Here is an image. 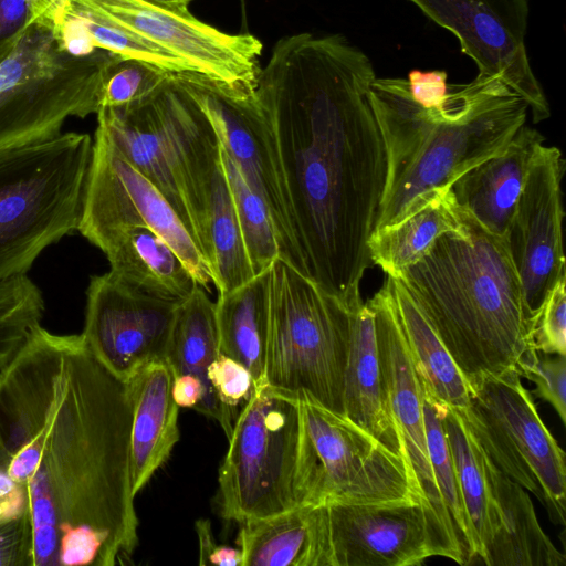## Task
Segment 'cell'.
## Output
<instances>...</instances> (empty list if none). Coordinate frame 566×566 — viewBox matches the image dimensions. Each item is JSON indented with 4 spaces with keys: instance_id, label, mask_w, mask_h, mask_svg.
<instances>
[{
    "instance_id": "10",
    "label": "cell",
    "mask_w": 566,
    "mask_h": 566,
    "mask_svg": "<svg viewBox=\"0 0 566 566\" xmlns=\"http://www.w3.org/2000/svg\"><path fill=\"white\" fill-rule=\"evenodd\" d=\"M460 410L492 463L542 503L551 521L565 525V452L543 422L521 376L509 370L470 386Z\"/></svg>"
},
{
    "instance_id": "29",
    "label": "cell",
    "mask_w": 566,
    "mask_h": 566,
    "mask_svg": "<svg viewBox=\"0 0 566 566\" xmlns=\"http://www.w3.org/2000/svg\"><path fill=\"white\" fill-rule=\"evenodd\" d=\"M219 352L243 365L255 389L265 385L269 328V270L219 293L214 302Z\"/></svg>"
},
{
    "instance_id": "41",
    "label": "cell",
    "mask_w": 566,
    "mask_h": 566,
    "mask_svg": "<svg viewBox=\"0 0 566 566\" xmlns=\"http://www.w3.org/2000/svg\"><path fill=\"white\" fill-rule=\"evenodd\" d=\"M34 0H0V62L32 25Z\"/></svg>"
},
{
    "instance_id": "3",
    "label": "cell",
    "mask_w": 566,
    "mask_h": 566,
    "mask_svg": "<svg viewBox=\"0 0 566 566\" xmlns=\"http://www.w3.org/2000/svg\"><path fill=\"white\" fill-rule=\"evenodd\" d=\"M464 216V230L441 235L396 277L471 386L484 376L518 373L535 349V318L506 238L491 233L467 211Z\"/></svg>"
},
{
    "instance_id": "19",
    "label": "cell",
    "mask_w": 566,
    "mask_h": 566,
    "mask_svg": "<svg viewBox=\"0 0 566 566\" xmlns=\"http://www.w3.org/2000/svg\"><path fill=\"white\" fill-rule=\"evenodd\" d=\"M560 150L543 146L527 175L506 234L526 305L536 319L545 297L566 274L563 249Z\"/></svg>"
},
{
    "instance_id": "17",
    "label": "cell",
    "mask_w": 566,
    "mask_h": 566,
    "mask_svg": "<svg viewBox=\"0 0 566 566\" xmlns=\"http://www.w3.org/2000/svg\"><path fill=\"white\" fill-rule=\"evenodd\" d=\"M326 566H416L446 557L429 510L417 501L323 505Z\"/></svg>"
},
{
    "instance_id": "32",
    "label": "cell",
    "mask_w": 566,
    "mask_h": 566,
    "mask_svg": "<svg viewBox=\"0 0 566 566\" xmlns=\"http://www.w3.org/2000/svg\"><path fill=\"white\" fill-rule=\"evenodd\" d=\"M220 161L230 188L244 247L254 275L280 259L279 239L270 211L245 182L239 168L220 146Z\"/></svg>"
},
{
    "instance_id": "1",
    "label": "cell",
    "mask_w": 566,
    "mask_h": 566,
    "mask_svg": "<svg viewBox=\"0 0 566 566\" xmlns=\"http://www.w3.org/2000/svg\"><path fill=\"white\" fill-rule=\"evenodd\" d=\"M132 400L82 334L36 326L0 371V459L28 495L34 566H114L138 543Z\"/></svg>"
},
{
    "instance_id": "40",
    "label": "cell",
    "mask_w": 566,
    "mask_h": 566,
    "mask_svg": "<svg viewBox=\"0 0 566 566\" xmlns=\"http://www.w3.org/2000/svg\"><path fill=\"white\" fill-rule=\"evenodd\" d=\"M0 566H34L29 509L18 518L0 524Z\"/></svg>"
},
{
    "instance_id": "13",
    "label": "cell",
    "mask_w": 566,
    "mask_h": 566,
    "mask_svg": "<svg viewBox=\"0 0 566 566\" xmlns=\"http://www.w3.org/2000/svg\"><path fill=\"white\" fill-rule=\"evenodd\" d=\"M174 76L208 117L221 148L268 207L277 233L280 259L310 275L279 155L251 96L241 98L227 85L195 72Z\"/></svg>"
},
{
    "instance_id": "26",
    "label": "cell",
    "mask_w": 566,
    "mask_h": 566,
    "mask_svg": "<svg viewBox=\"0 0 566 566\" xmlns=\"http://www.w3.org/2000/svg\"><path fill=\"white\" fill-rule=\"evenodd\" d=\"M240 525L242 566H326L323 505H297Z\"/></svg>"
},
{
    "instance_id": "36",
    "label": "cell",
    "mask_w": 566,
    "mask_h": 566,
    "mask_svg": "<svg viewBox=\"0 0 566 566\" xmlns=\"http://www.w3.org/2000/svg\"><path fill=\"white\" fill-rule=\"evenodd\" d=\"M170 74L149 63L119 59L105 80L101 108L139 103L157 91Z\"/></svg>"
},
{
    "instance_id": "25",
    "label": "cell",
    "mask_w": 566,
    "mask_h": 566,
    "mask_svg": "<svg viewBox=\"0 0 566 566\" xmlns=\"http://www.w3.org/2000/svg\"><path fill=\"white\" fill-rule=\"evenodd\" d=\"M485 463L497 505V527L481 562L488 566H565V554L541 527L526 490L501 472L486 454Z\"/></svg>"
},
{
    "instance_id": "15",
    "label": "cell",
    "mask_w": 566,
    "mask_h": 566,
    "mask_svg": "<svg viewBox=\"0 0 566 566\" xmlns=\"http://www.w3.org/2000/svg\"><path fill=\"white\" fill-rule=\"evenodd\" d=\"M450 31L478 74L502 80L528 104L533 123L551 116L548 101L534 74L525 35L531 0H409Z\"/></svg>"
},
{
    "instance_id": "44",
    "label": "cell",
    "mask_w": 566,
    "mask_h": 566,
    "mask_svg": "<svg viewBox=\"0 0 566 566\" xmlns=\"http://www.w3.org/2000/svg\"><path fill=\"white\" fill-rule=\"evenodd\" d=\"M28 509L24 486L0 467V524L18 518Z\"/></svg>"
},
{
    "instance_id": "42",
    "label": "cell",
    "mask_w": 566,
    "mask_h": 566,
    "mask_svg": "<svg viewBox=\"0 0 566 566\" xmlns=\"http://www.w3.org/2000/svg\"><path fill=\"white\" fill-rule=\"evenodd\" d=\"M406 80L412 99L424 108L440 107L448 97L446 71L411 70Z\"/></svg>"
},
{
    "instance_id": "31",
    "label": "cell",
    "mask_w": 566,
    "mask_h": 566,
    "mask_svg": "<svg viewBox=\"0 0 566 566\" xmlns=\"http://www.w3.org/2000/svg\"><path fill=\"white\" fill-rule=\"evenodd\" d=\"M441 419L472 537L473 558L481 560L497 527V505L485 454L461 411L440 405Z\"/></svg>"
},
{
    "instance_id": "14",
    "label": "cell",
    "mask_w": 566,
    "mask_h": 566,
    "mask_svg": "<svg viewBox=\"0 0 566 566\" xmlns=\"http://www.w3.org/2000/svg\"><path fill=\"white\" fill-rule=\"evenodd\" d=\"M366 302L374 312L387 401L413 486L432 516L446 557L467 565L433 475L423 419V389L410 356L388 277Z\"/></svg>"
},
{
    "instance_id": "47",
    "label": "cell",
    "mask_w": 566,
    "mask_h": 566,
    "mask_svg": "<svg viewBox=\"0 0 566 566\" xmlns=\"http://www.w3.org/2000/svg\"><path fill=\"white\" fill-rule=\"evenodd\" d=\"M0 467H3L2 462H1V459H0Z\"/></svg>"
},
{
    "instance_id": "28",
    "label": "cell",
    "mask_w": 566,
    "mask_h": 566,
    "mask_svg": "<svg viewBox=\"0 0 566 566\" xmlns=\"http://www.w3.org/2000/svg\"><path fill=\"white\" fill-rule=\"evenodd\" d=\"M198 245L218 293L230 292L255 276L221 166L220 150L205 186Z\"/></svg>"
},
{
    "instance_id": "23",
    "label": "cell",
    "mask_w": 566,
    "mask_h": 566,
    "mask_svg": "<svg viewBox=\"0 0 566 566\" xmlns=\"http://www.w3.org/2000/svg\"><path fill=\"white\" fill-rule=\"evenodd\" d=\"M93 245L105 254L116 279L147 295L182 301L199 285L178 253L149 228L117 229Z\"/></svg>"
},
{
    "instance_id": "16",
    "label": "cell",
    "mask_w": 566,
    "mask_h": 566,
    "mask_svg": "<svg viewBox=\"0 0 566 566\" xmlns=\"http://www.w3.org/2000/svg\"><path fill=\"white\" fill-rule=\"evenodd\" d=\"M180 302L134 290L109 271L93 275L81 334L96 358L127 381L144 366L166 360Z\"/></svg>"
},
{
    "instance_id": "30",
    "label": "cell",
    "mask_w": 566,
    "mask_h": 566,
    "mask_svg": "<svg viewBox=\"0 0 566 566\" xmlns=\"http://www.w3.org/2000/svg\"><path fill=\"white\" fill-rule=\"evenodd\" d=\"M387 277L423 392L440 405L464 410L471 397L469 382L402 281Z\"/></svg>"
},
{
    "instance_id": "45",
    "label": "cell",
    "mask_w": 566,
    "mask_h": 566,
    "mask_svg": "<svg viewBox=\"0 0 566 566\" xmlns=\"http://www.w3.org/2000/svg\"><path fill=\"white\" fill-rule=\"evenodd\" d=\"M172 396L180 408L196 409L207 416L208 398L205 385L191 375L175 376Z\"/></svg>"
},
{
    "instance_id": "37",
    "label": "cell",
    "mask_w": 566,
    "mask_h": 566,
    "mask_svg": "<svg viewBox=\"0 0 566 566\" xmlns=\"http://www.w3.org/2000/svg\"><path fill=\"white\" fill-rule=\"evenodd\" d=\"M518 375L535 385L534 394L548 402L562 422L566 423V359L565 356L531 350L518 368Z\"/></svg>"
},
{
    "instance_id": "8",
    "label": "cell",
    "mask_w": 566,
    "mask_h": 566,
    "mask_svg": "<svg viewBox=\"0 0 566 566\" xmlns=\"http://www.w3.org/2000/svg\"><path fill=\"white\" fill-rule=\"evenodd\" d=\"M297 398V505L422 503L403 457L344 413L308 396Z\"/></svg>"
},
{
    "instance_id": "2",
    "label": "cell",
    "mask_w": 566,
    "mask_h": 566,
    "mask_svg": "<svg viewBox=\"0 0 566 566\" xmlns=\"http://www.w3.org/2000/svg\"><path fill=\"white\" fill-rule=\"evenodd\" d=\"M376 77L344 35L302 32L275 43L251 95L279 155L308 274L349 308L363 303L386 177L368 101Z\"/></svg>"
},
{
    "instance_id": "18",
    "label": "cell",
    "mask_w": 566,
    "mask_h": 566,
    "mask_svg": "<svg viewBox=\"0 0 566 566\" xmlns=\"http://www.w3.org/2000/svg\"><path fill=\"white\" fill-rule=\"evenodd\" d=\"M119 59L99 49L82 56L63 51L50 71L0 101V149L54 138L69 117L97 114L105 80Z\"/></svg>"
},
{
    "instance_id": "35",
    "label": "cell",
    "mask_w": 566,
    "mask_h": 566,
    "mask_svg": "<svg viewBox=\"0 0 566 566\" xmlns=\"http://www.w3.org/2000/svg\"><path fill=\"white\" fill-rule=\"evenodd\" d=\"M62 52L50 29L32 24L0 62V101L50 71Z\"/></svg>"
},
{
    "instance_id": "20",
    "label": "cell",
    "mask_w": 566,
    "mask_h": 566,
    "mask_svg": "<svg viewBox=\"0 0 566 566\" xmlns=\"http://www.w3.org/2000/svg\"><path fill=\"white\" fill-rule=\"evenodd\" d=\"M544 142L537 129L523 125L504 150L452 184L458 205L488 231L506 238L517 200Z\"/></svg>"
},
{
    "instance_id": "27",
    "label": "cell",
    "mask_w": 566,
    "mask_h": 566,
    "mask_svg": "<svg viewBox=\"0 0 566 566\" xmlns=\"http://www.w3.org/2000/svg\"><path fill=\"white\" fill-rule=\"evenodd\" d=\"M219 355L214 302L197 285L178 305L166 360L175 376L191 375L202 381L208 398L206 417L217 421L229 439L238 415L218 400L208 380L209 368Z\"/></svg>"
},
{
    "instance_id": "12",
    "label": "cell",
    "mask_w": 566,
    "mask_h": 566,
    "mask_svg": "<svg viewBox=\"0 0 566 566\" xmlns=\"http://www.w3.org/2000/svg\"><path fill=\"white\" fill-rule=\"evenodd\" d=\"M129 227L157 232L178 253L200 286L207 290L212 284L208 263L179 214L97 124L77 231L94 244L103 235Z\"/></svg>"
},
{
    "instance_id": "21",
    "label": "cell",
    "mask_w": 566,
    "mask_h": 566,
    "mask_svg": "<svg viewBox=\"0 0 566 566\" xmlns=\"http://www.w3.org/2000/svg\"><path fill=\"white\" fill-rule=\"evenodd\" d=\"M174 379L167 360H157L127 380L133 409L130 484L135 496L167 461L180 437Z\"/></svg>"
},
{
    "instance_id": "46",
    "label": "cell",
    "mask_w": 566,
    "mask_h": 566,
    "mask_svg": "<svg viewBox=\"0 0 566 566\" xmlns=\"http://www.w3.org/2000/svg\"><path fill=\"white\" fill-rule=\"evenodd\" d=\"M148 1L159 4L161 7H165L169 10L179 12V13H184V14L191 13L189 11V4L192 0H148Z\"/></svg>"
},
{
    "instance_id": "22",
    "label": "cell",
    "mask_w": 566,
    "mask_h": 566,
    "mask_svg": "<svg viewBox=\"0 0 566 566\" xmlns=\"http://www.w3.org/2000/svg\"><path fill=\"white\" fill-rule=\"evenodd\" d=\"M343 413L390 451L403 457L402 442L387 401L374 312L367 302L355 307L350 315Z\"/></svg>"
},
{
    "instance_id": "11",
    "label": "cell",
    "mask_w": 566,
    "mask_h": 566,
    "mask_svg": "<svg viewBox=\"0 0 566 566\" xmlns=\"http://www.w3.org/2000/svg\"><path fill=\"white\" fill-rule=\"evenodd\" d=\"M53 14L91 18L140 36L238 94L249 96L256 85L263 44L250 33H227L148 0H44L41 17Z\"/></svg>"
},
{
    "instance_id": "38",
    "label": "cell",
    "mask_w": 566,
    "mask_h": 566,
    "mask_svg": "<svg viewBox=\"0 0 566 566\" xmlns=\"http://www.w3.org/2000/svg\"><path fill=\"white\" fill-rule=\"evenodd\" d=\"M566 274L562 275L539 307L533 340L535 349L566 356Z\"/></svg>"
},
{
    "instance_id": "39",
    "label": "cell",
    "mask_w": 566,
    "mask_h": 566,
    "mask_svg": "<svg viewBox=\"0 0 566 566\" xmlns=\"http://www.w3.org/2000/svg\"><path fill=\"white\" fill-rule=\"evenodd\" d=\"M210 387L218 400L229 410L237 408L252 396L255 384L250 371L237 360L219 355L208 371Z\"/></svg>"
},
{
    "instance_id": "33",
    "label": "cell",
    "mask_w": 566,
    "mask_h": 566,
    "mask_svg": "<svg viewBox=\"0 0 566 566\" xmlns=\"http://www.w3.org/2000/svg\"><path fill=\"white\" fill-rule=\"evenodd\" d=\"M423 419L433 475L468 565L473 558L472 537L442 424L441 411L439 403L424 392Z\"/></svg>"
},
{
    "instance_id": "7",
    "label": "cell",
    "mask_w": 566,
    "mask_h": 566,
    "mask_svg": "<svg viewBox=\"0 0 566 566\" xmlns=\"http://www.w3.org/2000/svg\"><path fill=\"white\" fill-rule=\"evenodd\" d=\"M353 310L310 275L275 260L269 269L265 385L343 413Z\"/></svg>"
},
{
    "instance_id": "6",
    "label": "cell",
    "mask_w": 566,
    "mask_h": 566,
    "mask_svg": "<svg viewBox=\"0 0 566 566\" xmlns=\"http://www.w3.org/2000/svg\"><path fill=\"white\" fill-rule=\"evenodd\" d=\"M96 116L113 144L161 192L198 244L205 186L219 160L220 143L174 73L142 102L102 107Z\"/></svg>"
},
{
    "instance_id": "4",
    "label": "cell",
    "mask_w": 566,
    "mask_h": 566,
    "mask_svg": "<svg viewBox=\"0 0 566 566\" xmlns=\"http://www.w3.org/2000/svg\"><path fill=\"white\" fill-rule=\"evenodd\" d=\"M386 155L374 230L390 226L419 195L451 187L464 172L504 150L525 125L527 102L502 80L479 75L449 84L440 107L417 104L406 78L376 77L368 90Z\"/></svg>"
},
{
    "instance_id": "34",
    "label": "cell",
    "mask_w": 566,
    "mask_h": 566,
    "mask_svg": "<svg viewBox=\"0 0 566 566\" xmlns=\"http://www.w3.org/2000/svg\"><path fill=\"white\" fill-rule=\"evenodd\" d=\"M44 311L42 292L27 274L0 283V371L41 325Z\"/></svg>"
},
{
    "instance_id": "5",
    "label": "cell",
    "mask_w": 566,
    "mask_h": 566,
    "mask_svg": "<svg viewBox=\"0 0 566 566\" xmlns=\"http://www.w3.org/2000/svg\"><path fill=\"white\" fill-rule=\"evenodd\" d=\"M93 138L66 132L0 149V283L77 231Z\"/></svg>"
},
{
    "instance_id": "43",
    "label": "cell",
    "mask_w": 566,
    "mask_h": 566,
    "mask_svg": "<svg viewBox=\"0 0 566 566\" xmlns=\"http://www.w3.org/2000/svg\"><path fill=\"white\" fill-rule=\"evenodd\" d=\"M195 527L199 543V565L242 566L240 548L216 543L208 520H197Z\"/></svg>"
},
{
    "instance_id": "24",
    "label": "cell",
    "mask_w": 566,
    "mask_h": 566,
    "mask_svg": "<svg viewBox=\"0 0 566 566\" xmlns=\"http://www.w3.org/2000/svg\"><path fill=\"white\" fill-rule=\"evenodd\" d=\"M464 228V211L451 187L436 188L412 200L394 223L371 232L369 258L373 265L396 277L424 256L441 235Z\"/></svg>"
},
{
    "instance_id": "9",
    "label": "cell",
    "mask_w": 566,
    "mask_h": 566,
    "mask_svg": "<svg viewBox=\"0 0 566 566\" xmlns=\"http://www.w3.org/2000/svg\"><path fill=\"white\" fill-rule=\"evenodd\" d=\"M298 398L263 386L239 410L219 469L218 504L241 523L297 506Z\"/></svg>"
}]
</instances>
